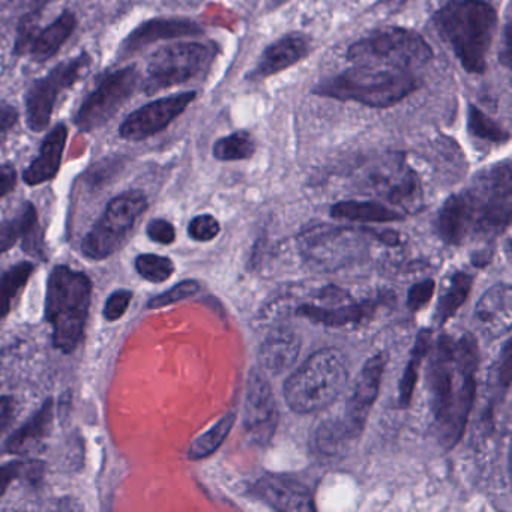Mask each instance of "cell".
<instances>
[{
    "instance_id": "cell-1",
    "label": "cell",
    "mask_w": 512,
    "mask_h": 512,
    "mask_svg": "<svg viewBox=\"0 0 512 512\" xmlns=\"http://www.w3.org/2000/svg\"><path fill=\"white\" fill-rule=\"evenodd\" d=\"M478 346L472 335L443 338L430 371L431 410L437 436L446 449L460 442L475 398Z\"/></svg>"
},
{
    "instance_id": "cell-2",
    "label": "cell",
    "mask_w": 512,
    "mask_h": 512,
    "mask_svg": "<svg viewBox=\"0 0 512 512\" xmlns=\"http://www.w3.org/2000/svg\"><path fill=\"white\" fill-rule=\"evenodd\" d=\"M433 22L464 70L472 74L487 70V56L497 29V11L490 2L451 0L434 14Z\"/></svg>"
},
{
    "instance_id": "cell-3",
    "label": "cell",
    "mask_w": 512,
    "mask_h": 512,
    "mask_svg": "<svg viewBox=\"0 0 512 512\" xmlns=\"http://www.w3.org/2000/svg\"><path fill=\"white\" fill-rule=\"evenodd\" d=\"M92 301V281L88 275L56 266L49 277L46 319L53 326V344L64 353H73L82 343Z\"/></svg>"
},
{
    "instance_id": "cell-4",
    "label": "cell",
    "mask_w": 512,
    "mask_h": 512,
    "mask_svg": "<svg viewBox=\"0 0 512 512\" xmlns=\"http://www.w3.org/2000/svg\"><path fill=\"white\" fill-rule=\"evenodd\" d=\"M418 89L415 76L409 71L355 65L334 79L320 83L314 94L341 101H356L376 109H388Z\"/></svg>"
},
{
    "instance_id": "cell-5",
    "label": "cell",
    "mask_w": 512,
    "mask_h": 512,
    "mask_svg": "<svg viewBox=\"0 0 512 512\" xmlns=\"http://www.w3.org/2000/svg\"><path fill=\"white\" fill-rule=\"evenodd\" d=\"M347 377L349 370L343 353L337 349H322L287 379L284 397L293 412L316 413L337 400Z\"/></svg>"
},
{
    "instance_id": "cell-6",
    "label": "cell",
    "mask_w": 512,
    "mask_h": 512,
    "mask_svg": "<svg viewBox=\"0 0 512 512\" xmlns=\"http://www.w3.org/2000/svg\"><path fill=\"white\" fill-rule=\"evenodd\" d=\"M433 56V49L421 35L401 28L371 32L347 52V59L355 65L409 73L427 65Z\"/></svg>"
},
{
    "instance_id": "cell-7",
    "label": "cell",
    "mask_w": 512,
    "mask_h": 512,
    "mask_svg": "<svg viewBox=\"0 0 512 512\" xmlns=\"http://www.w3.org/2000/svg\"><path fill=\"white\" fill-rule=\"evenodd\" d=\"M140 85L142 76L137 65H127L101 74L95 88L86 95L74 115L77 130L80 133H94L109 124Z\"/></svg>"
},
{
    "instance_id": "cell-8",
    "label": "cell",
    "mask_w": 512,
    "mask_h": 512,
    "mask_svg": "<svg viewBox=\"0 0 512 512\" xmlns=\"http://www.w3.org/2000/svg\"><path fill=\"white\" fill-rule=\"evenodd\" d=\"M148 209L142 191L131 190L113 197L91 232L82 242V251L92 260H104L124 247Z\"/></svg>"
},
{
    "instance_id": "cell-9",
    "label": "cell",
    "mask_w": 512,
    "mask_h": 512,
    "mask_svg": "<svg viewBox=\"0 0 512 512\" xmlns=\"http://www.w3.org/2000/svg\"><path fill=\"white\" fill-rule=\"evenodd\" d=\"M215 50L208 44L175 43L152 53L146 65L143 91L157 94L173 86L184 85L205 74L214 61Z\"/></svg>"
},
{
    "instance_id": "cell-10",
    "label": "cell",
    "mask_w": 512,
    "mask_h": 512,
    "mask_svg": "<svg viewBox=\"0 0 512 512\" xmlns=\"http://www.w3.org/2000/svg\"><path fill=\"white\" fill-rule=\"evenodd\" d=\"M91 64V56L83 52L31 83L25 94V118L32 133H44L50 127L59 97L82 79Z\"/></svg>"
},
{
    "instance_id": "cell-11",
    "label": "cell",
    "mask_w": 512,
    "mask_h": 512,
    "mask_svg": "<svg viewBox=\"0 0 512 512\" xmlns=\"http://www.w3.org/2000/svg\"><path fill=\"white\" fill-rule=\"evenodd\" d=\"M371 193L383 197L401 212H416L424 202L418 173L406 163L401 154H388L371 164L365 176Z\"/></svg>"
},
{
    "instance_id": "cell-12",
    "label": "cell",
    "mask_w": 512,
    "mask_h": 512,
    "mask_svg": "<svg viewBox=\"0 0 512 512\" xmlns=\"http://www.w3.org/2000/svg\"><path fill=\"white\" fill-rule=\"evenodd\" d=\"M469 193L479 232H502L511 221L512 178L509 161L485 170Z\"/></svg>"
},
{
    "instance_id": "cell-13",
    "label": "cell",
    "mask_w": 512,
    "mask_h": 512,
    "mask_svg": "<svg viewBox=\"0 0 512 512\" xmlns=\"http://www.w3.org/2000/svg\"><path fill=\"white\" fill-rule=\"evenodd\" d=\"M76 29V14L68 10L46 28H40L35 16L29 14L20 22L17 29L14 53L17 56H28L35 64H44L58 55L59 50L70 40Z\"/></svg>"
},
{
    "instance_id": "cell-14",
    "label": "cell",
    "mask_w": 512,
    "mask_h": 512,
    "mask_svg": "<svg viewBox=\"0 0 512 512\" xmlns=\"http://www.w3.org/2000/svg\"><path fill=\"white\" fill-rule=\"evenodd\" d=\"M194 91L181 92L151 101L134 110L119 125V137L125 142H143L163 133L196 100Z\"/></svg>"
},
{
    "instance_id": "cell-15",
    "label": "cell",
    "mask_w": 512,
    "mask_h": 512,
    "mask_svg": "<svg viewBox=\"0 0 512 512\" xmlns=\"http://www.w3.org/2000/svg\"><path fill=\"white\" fill-rule=\"evenodd\" d=\"M278 412L268 377L253 370L248 377L245 398L244 428L248 439L256 445H266L277 428Z\"/></svg>"
},
{
    "instance_id": "cell-16",
    "label": "cell",
    "mask_w": 512,
    "mask_h": 512,
    "mask_svg": "<svg viewBox=\"0 0 512 512\" xmlns=\"http://www.w3.org/2000/svg\"><path fill=\"white\" fill-rule=\"evenodd\" d=\"M385 365L386 356L379 353L368 359L359 373L347 403L346 421H344V430L350 437L358 436L367 424L368 415L379 397Z\"/></svg>"
},
{
    "instance_id": "cell-17",
    "label": "cell",
    "mask_w": 512,
    "mask_h": 512,
    "mask_svg": "<svg viewBox=\"0 0 512 512\" xmlns=\"http://www.w3.org/2000/svg\"><path fill=\"white\" fill-rule=\"evenodd\" d=\"M254 488L260 499L277 511L308 512L316 509L307 485L290 476L268 475L260 479Z\"/></svg>"
},
{
    "instance_id": "cell-18",
    "label": "cell",
    "mask_w": 512,
    "mask_h": 512,
    "mask_svg": "<svg viewBox=\"0 0 512 512\" xmlns=\"http://www.w3.org/2000/svg\"><path fill=\"white\" fill-rule=\"evenodd\" d=\"M202 34V28L197 23L182 19H154L142 23L134 29L119 50V59L130 58L136 53L142 52L145 47L152 46L161 40H173V38L194 37Z\"/></svg>"
},
{
    "instance_id": "cell-19",
    "label": "cell",
    "mask_w": 512,
    "mask_h": 512,
    "mask_svg": "<svg viewBox=\"0 0 512 512\" xmlns=\"http://www.w3.org/2000/svg\"><path fill=\"white\" fill-rule=\"evenodd\" d=\"M437 235L448 244H461L479 232L478 220L469 193L455 194L446 200L436 220Z\"/></svg>"
},
{
    "instance_id": "cell-20",
    "label": "cell",
    "mask_w": 512,
    "mask_h": 512,
    "mask_svg": "<svg viewBox=\"0 0 512 512\" xmlns=\"http://www.w3.org/2000/svg\"><path fill=\"white\" fill-rule=\"evenodd\" d=\"M68 125L64 122L56 124L41 143L40 154L29 164L23 173V181L29 187L46 184L58 176L62 158L68 142Z\"/></svg>"
},
{
    "instance_id": "cell-21",
    "label": "cell",
    "mask_w": 512,
    "mask_h": 512,
    "mask_svg": "<svg viewBox=\"0 0 512 512\" xmlns=\"http://www.w3.org/2000/svg\"><path fill=\"white\" fill-rule=\"evenodd\" d=\"M475 323L485 337L497 338L511 329L512 292L509 284L491 287L476 305Z\"/></svg>"
},
{
    "instance_id": "cell-22",
    "label": "cell",
    "mask_w": 512,
    "mask_h": 512,
    "mask_svg": "<svg viewBox=\"0 0 512 512\" xmlns=\"http://www.w3.org/2000/svg\"><path fill=\"white\" fill-rule=\"evenodd\" d=\"M308 50H310V44L304 35H286L265 50L259 64L248 74L247 79L251 82H259L266 77L275 76L307 58Z\"/></svg>"
},
{
    "instance_id": "cell-23",
    "label": "cell",
    "mask_w": 512,
    "mask_h": 512,
    "mask_svg": "<svg viewBox=\"0 0 512 512\" xmlns=\"http://www.w3.org/2000/svg\"><path fill=\"white\" fill-rule=\"evenodd\" d=\"M301 350V338L290 326H278L263 341L260 349V361L269 373H284L295 364Z\"/></svg>"
},
{
    "instance_id": "cell-24",
    "label": "cell",
    "mask_w": 512,
    "mask_h": 512,
    "mask_svg": "<svg viewBox=\"0 0 512 512\" xmlns=\"http://www.w3.org/2000/svg\"><path fill=\"white\" fill-rule=\"evenodd\" d=\"M53 418H55V403L50 398L28 422H25L16 433L8 437L2 451L7 454H22L28 446L44 439L50 433Z\"/></svg>"
},
{
    "instance_id": "cell-25",
    "label": "cell",
    "mask_w": 512,
    "mask_h": 512,
    "mask_svg": "<svg viewBox=\"0 0 512 512\" xmlns=\"http://www.w3.org/2000/svg\"><path fill=\"white\" fill-rule=\"evenodd\" d=\"M331 215L337 220L358 221V223H391L403 220L400 211L377 202H340L332 206Z\"/></svg>"
},
{
    "instance_id": "cell-26",
    "label": "cell",
    "mask_w": 512,
    "mask_h": 512,
    "mask_svg": "<svg viewBox=\"0 0 512 512\" xmlns=\"http://www.w3.org/2000/svg\"><path fill=\"white\" fill-rule=\"evenodd\" d=\"M40 232V221L34 203H23L16 217L0 224V254L7 253L20 239L23 242Z\"/></svg>"
},
{
    "instance_id": "cell-27",
    "label": "cell",
    "mask_w": 512,
    "mask_h": 512,
    "mask_svg": "<svg viewBox=\"0 0 512 512\" xmlns=\"http://www.w3.org/2000/svg\"><path fill=\"white\" fill-rule=\"evenodd\" d=\"M373 310L374 305H371L370 302L356 305H344V307L338 308L304 305V307L299 308L298 314L307 317L311 322L319 323V325L340 328V326L350 325V323H358L359 320L367 317Z\"/></svg>"
},
{
    "instance_id": "cell-28",
    "label": "cell",
    "mask_w": 512,
    "mask_h": 512,
    "mask_svg": "<svg viewBox=\"0 0 512 512\" xmlns=\"http://www.w3.org/2000/svg\"><path fill=\"white\" fill-rule=\"evenodd\" d=\"M34 271V263L20 262L0 275V320L10 313L14 299L28 286Z\"/></svg>"
},
{
    "instance_id": "cell-29",
    "label": "cell",
    "mask_w": 512,
    "mask_h": 512,
    "mask_svg": "<svg viewBox=\"0 0 512 512\" xmlns=\"http://www.w3.org/2000/svg\"><path fill=\"white\" fill-rule=\"evenodd\" d=\"M233 424H235V413H229V415L221 418L211 430L193 440L190 449H188V458L190 460H202V458L214 454L229 436Z\"/></svg>"
},
{
    "instance_id": "cell-30",
    "label": "cell",
    "mask_w": 512,
    "mask_h": 512,
    "mask_svg": "<svg viewBox=\"0 0 512 512\" xmlns=\"http://www.w3.org/2000/svg\"><path fill=\"white\" fill-rule=\"evenodd\" d=\"M472 283V275L466 274V272H458V274L452 277L451 286L446 290L445 295H443L439 305H437V325H443V323L448 322L457 313L458 308L464 304L467 296H469Z\"/></svg>"
},
{
    "instance_id": "cell-31",
    "label": "cell",
    "mask_w": 512,
    "mask_h": 512,
    "mask_svg": "<svg viewBox=\"0 0 512 512\" xmlns=\"http://www.w3.org/2000/svg\"><path fill=\"white\" fill-rule=\"evenodd\" d=\"M428 349H430V332H419L415 347H413L412 358H410L400 382L401 407L409 406L410 401H412L413 391H415L416 382H418L419 367H421L422 359L427 355Z\"/></svg>"
},
{
    "instance_id": "cell-32",
    "label": "cell",
    "mask_w": 512,
    "mask_h": 512,
    "mask_svg": "<svg viewBox=\"0 0 512 512\" xmlns=\"http://www.w3.org/2000/svg\"><path fill=\"white\" fill-rule=\"evenodd\" d=\"M212 152H214V157L220 161L248 160L256 152V143L247 131H236V133L215 142Z\"/></svg>"
},
{
    "instance_id": "cell-33",
    "label": "cell",
    "mask_w": 512,
    "mask_h": 512,
    "mask_svg": "<svg viewBox=\"0 0 512 512\" xmlns=\"http://www.w3.org/2000/svg\"><path fill=\"white\" fill-rule=\"evenodd\" d=\"M46 464L38 460H19L0 466V496L7 493L10 485L19 479H26L31 484H38L43 478Z\"/></svg>"
},
{
    "instance_id": "cell-34",
    "label": "cell",
    "mask_w": 512,
    "mask_h": 512,
    "mask_svg": "<svg viewBox=\"0 0 512 512\" xmlns=\"http://www.w3.org/2000/svg\"><path fill=\"white\" fill-rule=\"evenodd\" d=\"M136 269L145 280L158 284L172 277L175 272V263L169 257L142 254L136 259Z\"/></svg>"
},
{
    "instance_id": "cell-35",
    "label": "cell",
    "mask_w": 512,
    "mask_h": 512,
    "mask_svg": "<svg viewBox=\"0 0 512 512\" xmlns=\"http://www.w3.org/2000/svg\"><path fill=\"white\" fill-rule=\"evenodd\" d=\"M469 131L473 136L478 139L485 140L491 143H505L509 140V133L503 130L502 127L491 121L487 115L476 109V107H469Z\"/></svg>"
},
{
    "instance_id": "cell-36",
    "label": "cell",
    "mask_w": 512,
    "mask_h": 512,
    "mask_svg": "<svg viewBox=\"0 0 512 512\" xmlns=\"http://www.w3.org/2000/svg\"><path fill=\"white\" fill-rule=\"evenodd\" d=\"M200 290V284L194 280H185L181 283L176 284L172 289L167 292L161 293V295L155 296L151 301L148 302V308L151 310H157V308H164L167 305L176 304V302L182 301V299L190 298V296L196 295Z\"/></svg>"
},
{
    "instance_id": "cell-37",
    "label": "cell",
    "mask_w": 512,
    "mask_h": 512,
    "mask_svg": "<svg viewBox=\"0 0 512 512\" xmlns=\"http://www.w3.org/2000/svg\"><path fill=\"white\" fill-rule=\"evenodd\" d=\"M220 223L212 215H199L191 221L188 233L194 241L208 242L217 238L220 233Z\"/></svg>"
},
{
    "instance_id": "cell-38",
    "label": "cell",
    "mask_w": 512,
    "mask_h": 512,
    "mask_svg": "<svg viewBox=\"0 0 512 512\" xmlns=\"http://www.w3.org/2000/svg\"><path fill=\"white\" fill-rule=\"evenodd\" d=\"M131 299H133V292L131 290H116L107 299L106 305H104V317L109 322H116L121 319L125 313H127L128 307H130Z\"/></svg>"
},
{
    "instance_id": "cell-39",
    "label": "cell",
    "mask_w": 512,
    "mask_h": 512,
    "mask_svg": "<svg viewBox=\"0 0 512 512\" xmlns=\"http://www.w3.org/2000/svg\"><path fill=\"white\" fill-rule=\"evenodd\" d=\"M434 290H436V284L433 280H425L422 283L415 284L407 293V307L412 311L421 310L434 295Z\"/></svg>"
},
{
    "instance_id": "cell-40",
    "label": "cell",
    "mask_w": 512,
    "mask_h": 512,
    "mask_svg": "<svg viewBox=\"0 0 512 512\" xmlns=\"http://www.w3.org/2000/svg\"><path fill=\"white\" fill-rule=\"evenodd\" d=\"M148 232L149 238L154 242H158V244L170 245L175 242L176 239V230L173 227L172 223H169L167 220H152L151 223L148 224Z\"/></svg>"
},
{
    "instance_id": "cell-41",
    "label": "cell",
    "mask_w": 512,
    "mask_h": 512,
    "mask_svg": "<svg viewBox=\"0 0 512 512\" xmlns=\"http://www.w3.org/2000/svg\"><path fill=\"white\" fill-rule=\"evenodd\" d=\"M19 110L10 104H0V146L7 140L17 122H19Z\"/></svg>"
},
{
    "instance_id": "cell-42",
    "label": "cell",
    "mask_w": 512,
    "mask_h": 512,
    "mask_svg": "<svg viewBox=\"0 0 512 512\" xmlns=\"http://www.w3.org/2000/svg\"><path fill=\"white\" fill-rule=\"evenodd\" d=\"M19 175L13 164H0V197L8 196L17 187Z\"/></svg>"
},
{
    "instance_id": "cell-43",
    "label": "cell",
    "mask_w": 512,
    "mask_h": 512,
    "mask_svg": "<svg viewBox=\"0 0 512 512\" xmlns=\"http://www.w3.org/2000/svg\"><path fill=\"white\" fill-rule=\"evenodd\" d=\"M16 406V400L13 397L0 395V434L13 424Z\"/></svg>"
}]
</instances>
